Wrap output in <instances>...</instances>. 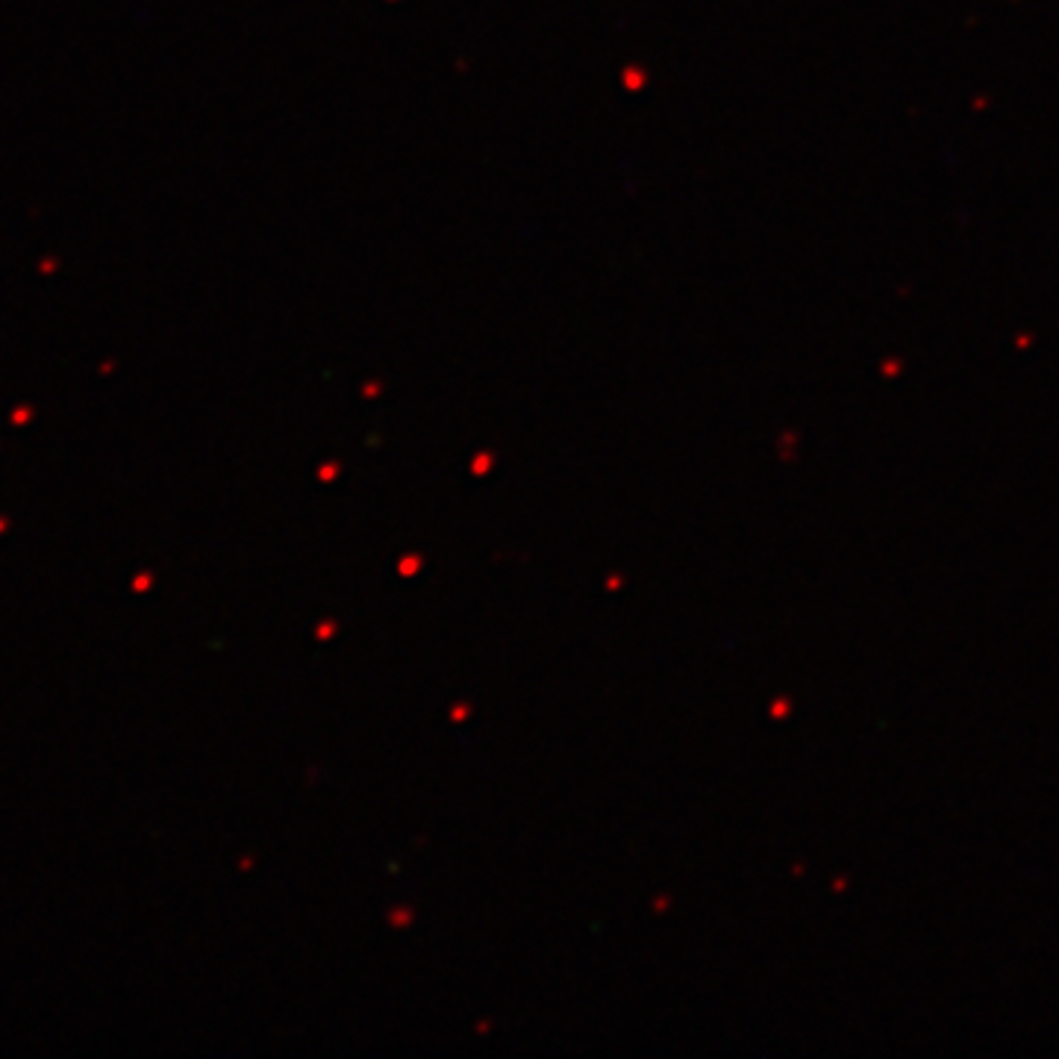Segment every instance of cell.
<instances>
[{
  "instance_id": "6da1fadb",
  "label": "cell",
  "mask_w": 1059,
  "mask_h": 1059,
  "mask_svg": "<svg viewBox=\"0 0 1059 1059\" xmlns=\"http://www.w3.org/2000/svg\"><path fill=\"white\" fill-rule=\"evenodd\" d=\"M147 589V577H139L136 580V592H145Z\"/></svg>"
},
{
  "instance_id": "7a4b0ae2",
  "label": "cell",
  "mask_w": 1059,
  "mask_h": 1059,
  "mask_svg": "<svg viewBox=\"0 0 1059 1059\" xmlns=\"http://www.w3.org/2000/svg\"><path fill=\"white\" fill-rule=\"evenodd\" d=\"M4 527H6V521H4V518H0V530H4Z\"/></svg>"
}]
</instances>
